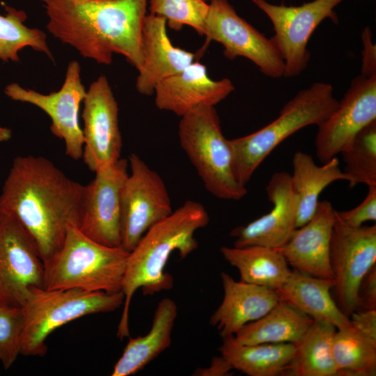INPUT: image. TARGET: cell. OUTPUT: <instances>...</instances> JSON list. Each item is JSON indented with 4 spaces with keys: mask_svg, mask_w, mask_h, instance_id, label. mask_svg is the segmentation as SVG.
I'll use <instances>...</instances> for the list:
<instances>
[{
    "mask_svg": "<svg viewBox=\"0 0 376 376\" xmlns=\"http://www.w3.org/2000/svg\"><path fill=\"white\" fill-rule=\"evenodd\" d=\"M84 185L48 159L17 157L0 195V214L15 218L33 241L44 265L77 226Z\"/></svg>",
    "mask_w": 376,
    "mask_h": 376,
    "instance_id": "cell-1",
    "label": "cell"
},
{
    "mask_svg": "<svg viewBox=\"0 0 376 376\" xmlns=\"http://www.w3.org/2000/svg\"><path fill=\"white\" fill-rule=\"evenodd\" d=\"M47 29L84 58L109 65L113 54L139 70L148 0H40Z\"/></svg>",
    "mask_w": 376,
    "mask_h": 376,
    "instance_id": "cell-2",
    "label": "cell"
},
{
    "mask_svg": "<svg viewBox=\"0 0 376 376\" xmlns=\"http://www.w3.org/2000/svg\"><path fill=\"white\" fill-rule=\"evenodd\" d=\"M210 217L200 203L187 201L143 235L127 257L122 289L125 299L117 336H129V311L135 292L153 295L173 286L172 276L164 268L174 251L180 258L187 257L198 246L195 233L205 227Z\"/></svg>",
    "mask_w": 376,
    "mask_h": 376,
    "instance_id": "cell-3",
    "label": "cell"
},
{
    "mask_svg": "<svg viewBox=\"0 0 376 376\" xmlns=\"http://www.w3.org/2000/svg\"><path fill=\"white\" fill-rule=\"evenodd\" d=\"M129 253L92 240L71 224L60 249L44 265V288L120 292Z\"/></svg>",
    "mask_w": 376,
    "mask_h": 376,
    "instance_id": "cell-4",
    "label": "cell"
},
{
    "mask_svg": "<svg viewBox=\"0 0 376 376\" xmlns=\"http://www.w3.org/2000/svg\"><path fill=\"white\" fill-rule=\"evenodd\" d=\"M338 103L330 84L315 82L290 100L272 122L251 134L229 139L238 181L246 186L255 171L277 146L304 127L319 126Z\"/></svg>",
    "mask_w": 376,
    "mask_h": 376,
    "instance_id": "cell-5",
    "label": "cell"
},
{
    "mask_svg": "<svg viewBox=\"0 0 376 376\" xmlns=\"http://www.w3.org/2000/svg\"><path fill=\"white\" fill-rule=\"evenodd\" d=\"M180 144L207 191L215 197L238 201L247 194L237 180L229 139L221 130L214 106L199 105L181 116Z\"/></svg>",
    "mask_w": 376,
    "mask_h": 376,
    "instance_id": "cell-6",
    "label": "cell"
},
{
    "mask_svg": "<svg viewBox=\"0 0 376 376\" xmlns=\"http://www.w3.org/2000/svg\"><path fill=\"white\" fill-rule=\"evenodd\" d=\"M122 291L108 293L79 289L32 288L23 304L20 354L43 357L46 340L56 329L85 315L113 311L124 304Z\"/></svg>",
    "mask_w": 376,
    "mask_h": 376,
    "instance_id": "cell-7",
    "label": "cell"
},
{
    "mask_svg": "<svg viewBox=\"0 0 376 376\" xmlns=\"http://www.w3.org/2000/svg\"><path fill=\"white\" fill-rule=\"evenodd\" d=\"M330 242V263L334 273L337 305L350 318L361 308L359 288L376 265V225L358 228L345 224L335 211Z\"/></svg>",
    "mask_w": 376,
    "mask_h": 376,
    "instance_id": "cell-8",
    "label": "cell"
},
{
    "mask_svg": "<svg viewBox=\"0 0 376 376\" xmlns=\"http://www.w3.org/2000/svg\"><path fill=\"white\" fill-rule=\"evenodd\" d=\"M269 18L274 30L271 37L284 62L283 77H293L306 68L311 57L310 37L325 19L338 22L334 8L343 0H313L299 6L276 5L251 0Z\"/></svg>",
    "mask_w": 376,
    "mask_h": 376,
    "instance_id": "cell-9",
    "label": "cell"
},
{
    "mask_svg": "<svg viewBox=\"0 0 376 376\" xmlns=\"http://www.w3.org/2000/svg\"><path fill=\"white\" fill-rule=\"evenodd\" d=\"M130 173L121 195V247L130 252L153 225L173 212L161 176L136 154L129 157Z\"/></svg>",
    "mask_w": 376,
    "mask_h": 376,
    "instance_id": "cell-10",
    "label": "cell"
},
{
    "mask_svg": "<svg viewBox=\"0 0 376 376\" xmlns=\"http://www.w3.org/2000/svg\"><path fill=\"white\" fill-rule=\"evenodd\" d=\"M203 36L206 42L221 43L228 59L245 57L272 78L284 75L283 60L272 38L239 16L228 0H210Z\"/></svg>",
    "mask_w": 376,
    "mask_h": 376,
    "instance_id": "cell-11",
    "label": "cell"
},
{
    "mask_svg": "<svg viewBox=\"0 0 376 376\" xmlns=\"http://www.w3.org/2000/svg\"><path fill=\"white\" fill-rule=\"evenodd\" d=\"M128 160L120 158L98 170L84 185L77 226L86 237L104 246L121 247V195Z\"/></svg>",
    "mask_w": 376,
    "mask_h": 376,
    "instance_id": "cell-12",
    "label": "cell"
},
{
    "mask_svg": "<svg viewBox=\"0 0 376 376\" xmlns=\"http://www.w3.org/2000/svg\"><path fill=\"white\" fill-rule=\"evenodd\" d=\"M45 267L28 233L0 214V304L22 307L32 288H44Z\"/></svg>",
    "mask_w": 376,
    "mask_h": 376,
    "instance_id": "cell-13",
    "label": "cell"
},
{
    "mask_svg": "<svg viewBox=\"0 0 376 376\" xmlns=\"http://www.w3.org/2000/svg\"><path fill=\"white\" fill-rule=\"evenodd\" d=\"M5 93L12 100L33 104L44 111L51 118V132L64 141L66 155L75 160L82 157L84 139L79 110L86 90L78 61L68 63L64 82L58 91L45 95L12 83L6 87Z\"/></svg>",
    "mask_w": 376,
    "mask_h": 376,
    "instance_id": "cell-14",
    "label": "cell"
},
{
    "mask_svg": "<svg viewBox=\"0 0 376 376\" xmlns=\"http://www.w3.org/2000/svg\"><path fill=\"white\" fill-rule=\"evenodd\" d=\"M84 148L82 159L94 173L120 159L122 136L118 106L106 76L92 82L83 100Z\"/></svg>",
    "mask_w": 376,
    "mask_h": 376,
    "instance_id": "cell-15",
    "label": "cell"
},
{
    "mask_svg": "<svg viewBox=\"0 0 376 376\" xmlns=\"http://www.w3.org/2000/svg\"><path fill=\"white\" fill-rule=\"evenodd\" d=\"M376 121V74L360 75L337 108L318 127L316 156L322 164L341 152L362 130Z\"/></svg>",
    "mask_w": 376,
    "mask_h": 376,
    "instance_id": "cell-16",
    "label": "cell"
},
{
    "mask_svg": "<svg viewBox=\"0 0 376 376\" xmlns=\"http://www.w3.org/2000/svg\"><path fill=\"white\" fill-rule=\"evenodd\" d=\"M273 207L266 214L244 226L233 228L230 235L235 247L263 246L273 249L282 246L296 228L299 198L286 171L274 173L265 188Z\"/></svg>",
    "mask_w": 376,
    "mask_h": 376,
    "instance_id": "cell-17",
    "label": "cell"
},
{
    "mask_svg": "<svg viewBox=\"0 0 376 376\" xmlns=\"http://www.w3.org/2000/svg\"><path fill=\"white\" fill-rule=\"evenodd\" d=\"M335 211L329 201H319L313 217L295 228L285 244L275 249L295 270L334 281L330 242Z\"/></svg>",
    "mask_w": 376,
    "mask_h": 376,
    "instance_id": "cell-18",
    "label": "cell"
},
{
    "mask_svg": "<svg viewBox=\"0 0 376 376\" xmlns=\"http://www.w3.org/2000/svg\"><path fill=\"white\" fill-rule=\"evenodd\" d=\"M234 89L229 79L213 80L208 77L204 65L194 61L182 71L155 86V102L159 109L182 116L199 105L215 107Z\"/></svg>",
    "mask_w": 376,
    "mask_h": 376,
    "instance_id": "cell-19",
    "label": "cell"
},
{
    "mask_svg": "<svg viewBox=\"0 0 376 376\" xmlns=\"http://www.w3.org/2000/svg\"><path fill=\"white\" fill-rule=\"evenodd\" d=\"M166 22L164 17L151 14L146 15L143 22L142 65L136 81V88L142 95L153 94L159 82L194 61V54L172 45Z\"/></svg>",
    "mask_w": 376,
    "mask_h": 376,
    "instance_id": "cell-20",
    "label": "cell"
},
{
    "mask_svg": "<svg viewBox=\"0 0 376 376\" xmlns=\"http://www.w3.org/2000/svg\"><path fill=\"white\" fill-rule=\"evenodd\" d=\"M224 288L222 302L212 313L210 324L223 337L234 336L244 325L256 320L280 301L277 290L262 285L237 281L221 273Z\"/></svg>",
    "mask_w": 376,
    "mask_h": 376,
    "instance_id": "cell-21",
    "label": "cell"
},
{
    "mask_svg": "<svg viewBox=\"0 0 376 376\" xmlns=\"http://www.w3.org/2000/svg\"><path fill=\"white\" fill-rule=\"evenodd\" d=\"M334 281L294 270L277 290L284 301L313 320L332 324L337 329L351 327L347 318L332 299L330 293Z\"/></svg>",
    "mask_w": 376,
    "mask_h": 376,
    "instance_id": "cell-22",
    "label": "cell"
},
{
    "mask_svg": "<svg viewBox=\"0 0 376 376\" xmlns=\"http://www.w3.org/2000/svg\"><path fill=\"white\" fill-rule=\"evenodd\" d=\"M178 306L170 298L162 299L154 313L149 332L130 338L113 366L112 376H130L143 370L171 344Z\"/></svg>",
    "mask_w": 376,
    "mask_h": 376,
    "instance_id": "cell-23",
    "label": "cell"
},
{
    "mask_svg": "<svg viewBox=\"0 0 376 376\" xmlns=\"http://www.w3.org/2000/svg\"><path fill=\"white\" fill-rule=\"evenodd\" d=\"M292 183L299 198L297 228L313 217L320 194L328 185L337 180L348 181V178L340 169L336 157L318 166L310 155L297 151L292 158Z\"/></svg>",
    "mask_w": 376,
    "mask_h": 376,
    "instance_id": "cell-24",
    "label": "cell"
},
{
    "mask_svg": "<svg viewBox=\"0 0 376 376\" xmlns=\"http://www.w3.org/2000/svg\"><path fill=\"white\" fill-rule=\"evenodd\" d=\"M218 350L233 369L249 376H276L283 375L295 347L291 343L244 345L228 336L222 338Z\"/></svg>",
    "mask_w": 376,
    "mask_h": 376,
    "instance_id": "cell-25",
    "label": "cell"
},
{
    "mask_svg": "<svg viewBox=\"0 0 376 376\" xmlns=\"http://www.w3.org/2000/svg\"><path fill=\"white\" fill-rule=\"evenodd\" d=\"M313 320L280 300L262 318L244 325L234 335L244 345L298 342Z\"/></svg>",
    "mask_w": 376,
    "mask_h": 376,
    "instance_id": "cell-26",
    "label": "cell"
},
{
    "mask_svg": "<svg viewBox=\"0 0 376 376\" xmlns=\"http://www.w3.org/2000/svg\"><path fill=\"white\" fill-rule=\"evenodd\" d=\"M220 251L224 259L238 270L243 282L278 290L292 272L283 255L273 248L222 246Z\"/></svg>",
    "mask_w": 376,
    "mask_h": 376,
    "instance_id": "cell-27",
    "label": "cell"
},
{
    "mask_svg": "<svg viewBox=\"0 0 376 376\" xmlns=\"http://www.w3.org/2000/svg\"><path fill=\"white\" fill-rule=\"evenodd\" d=\"M336 330L329 322L313 320L302 338L294 344V357L283 375L338 376L332 353Z\"/></svg>",
    "mask_w": 376,
    "mask_h": 376,
    "instance_id": "cell-28",
    "label": "cell"
},
{
    "mask_svg": "<svg viewBox=\"0 0 376 376\" xmlns=\"http://www.w3.org/2000/svg\"><path fill=\"white\" fill-rule=\"evenodd\" d=\"M332 353L338 376L376 375V341L361 334L352 326L336 330Z\"/></svg>",
    "mask_w": 376,
    "mask_h": 376,
    "instance_id": "cell-29",
    "label": "cell"
},
{
    "mask_svg": "<svg viewBox=\"0 0 376 376\" xmlns=\"http://www.w3.org/2000/svg\"><path fill=\"white\" fill-rule=\"evenodd\" d=\"M6 14L0 15V59L18 61V52L26 47L47 54L54 60L47 42L46 33L26 26L24 22L26 15L23 10L6 7Z\"/></svg>",
    "mask_w": 376,
    "mask_h": 376,
    "instance_id": "cell-30",
    "label": "cell"
},
{
    "mask_svg": "<svg viewBox=\"0 0 376 376\" xmlns=\"http://www.w3.org/2000/svg\"><path fill=\"white\" fill-rule=\"evenodd\" d=\"M349 187L376 185V121L362 130L340 152Z\"/></svg>",
    "mask_w": 376,
    "mask_h": 376,
    "instance_id": "cell-31",
    "label": "cell"
},
{
    "mask_svg": "<svg viewBox=\"0 0 376 376\" xmlns=\"http://www.w3.org/2000/svg\"><path fill=\"white\" fill-rule=\"evenodd\" d=\"M150 14L164 17L170 28L180 31L184 25L204 35L209 4L203 0H148Z\"/></svg>",
    "mask_w": 376,
    "mask_h": 376,
    "instance_id": "cell-32",
    "label": "cell"
},
{
    "mask_svg": "<svg viewBox=\"0 0 376 376\" xmlns=\"http://www.w3.org/2000/svg\"><path fill=\"white\" fill-rule=\"evenodd\" d=\"M24 325L22 307L0 304V361L8 369L20 354Z\"/></svg>",
    "mask_w": 376,
    "mask_h": 376,
    "instance_id": "cell-33",
    "label": "cell"
},
{
    "mask_svg": "<svg viewBox=\"0 0 376 376\" xmlns=\"http://www.w3.org/2000/svg\"><path fill=\"white\" fill-rule=\"evenodd\" d=\"M368 190L363 201L349 210L338 211L336 214L346 225L358 228L368 221L376 220V185L368 186Z\"/></svg>",
    "mask_w": 376,
    "mask_h": 376,
    "instance_id": "cell-34",
    "label": "cell"
},
{
    "mask_svg": "<svg viewBox=\"0 0 376 376\" xmlns=\"http://www.w3.org/2000/svg\"><path fill=\"white\" fill-rule=\"evenodd\" d=\"M349 318L354 329L376 341V309H359L354 311Z\"/></svg>",
    "mask_w": 376,
    "mask_h": 376,
    "instance_id": "cell-35",
    "label": "cell"
},
{
    "mask_svg": "<svg viewBox=\"0 0 376 376\" xmlns=\"http://www.w3.org/2000/svg\"><path fill=\"white\" fill-rule=\"evenodd\" d=\"M360 309H376V265L366 274L359 288Z\"/></svg>",
    "mask_w": 376,
    "mask_h": 376,
    "instance_id": "cell-36",
    "label": "cell"
},
{
    "mask_svg": "<svg viewBox=\"0 0 376 376\" xmlns=\"http://www.w3.org/2000/svg\"><path fill=\"white\" fill-rule=\"evenodd\" d=\"M364 49L362 58V75L370 76L375 73V46L372 42L371 34L368 28L363 33Z\"/></svg>",
    "mask_w": 376,
    "mask_h": 376,
    "instance_id": "cell-37",
    "label": "cell"
},
{
    "mask_svg": "<svg viewBox=\"0 0 376 376\" xmlns=\"http://www.w3.org/2000/svg\"><path fill=\"white\" fill-rule=\"evenodd\" d=\"M233 369L230 363L222 356L214 357L210 365L206 368H197L193 375L196 376H226Z\"/></svg>",
    "mask_w": 376,
    "mask_h": 376,
    "instance_id": "cell-38",
    "label": "cell"
},
{
    "mask_svg": "<svg viewBox=\"0 0 376 376\" xmlns=\"http://www.w3.org/2000/svg\"><path fill=\"white\" fill-rule=\"evenodd\" d=\"M11 137V130L0 126V142L6 141Z\"/></svg>",
    "mask_w": 376,
    "mask_h": 376,
    "instance_id": "cell-39",
    "label": "cell"
},
{
    "mask_svg": "<svg viewBox=\"0 0 376 376\" xmlns=\"http://www.w3.org/2000/svg\"><path fill=\"white\" fill-rule=\"evenodd\" d=\"M203 1H210V0H203Z\"/></svg>",
    "mask_w": 376,
    "mask_h": 376,
    "instance_id": "cell-40",
    "label": "cell"
}]
</instances>
